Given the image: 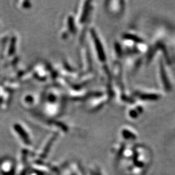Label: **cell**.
<instances>
[{
	"label": "cell",
	"instance_id": "cell-2",
	"mask_svg": "<svg viewBox=\"0 0 175 175\" xmlns=\"http://www.w3.org/2000/svg\"><path fill=\"white\" fill-rule=\"evenodd\" d=\"M138 97L145 101H158L163 97V93L160 91L146 90L138 91Z\"/></svg>",
	"mask_w": 175,
	"mask_h": 175
},
{
	"label": "cell",
	"instance_id": "cell-1",
	"mask_svg": "<svg viewBox=\"0 0 175 175\" xmlns=\"http://www.w3.org/2000/svg\"><path fill=\"white\" fill-rule=\"evenodd\" d=\"M168 66L163 57H162V55H159L156 68L157 81L159 86L164 92H171L173 88V80L167 67Z\"/></svg>",
	"mask_w": 175,
	"mask_h": 175
}]
</instances>
